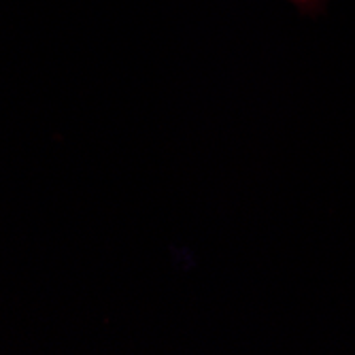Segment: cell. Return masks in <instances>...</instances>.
Masks as SVG:
<instances>
[{"label":"cell","instance_id":"cell-1","mask_svg":"<svg viewBox=\"0 0 355 355\" xmlns=\"http://www.w3.org/2000/svg\"><path fill=\"white\" fill-rule=\"evenodd\" d=\"M296 3H302L304 5V3H311V0H296Z\"/></svg>","mask_w":355,"mask_h":355}]
</instances>
